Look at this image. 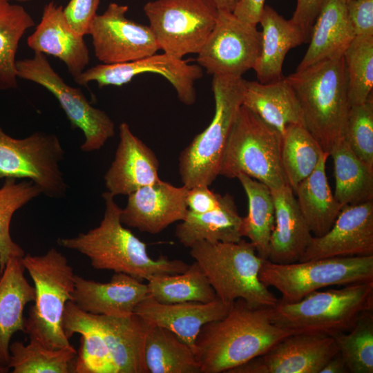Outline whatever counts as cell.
Here are the masks:
<instances>
[{"mask_svg": "<svg viewBox=\"0 0 373 373\" xmlns=\"http://www.w3.org/2000/svg\"><path fill=\"white\" fill-rule=\"evenodd\" d=\"M292 334L271 321L269 307L253 306L238 298L225 316L202 327L195 355L201 373H228Z\"/></svg>", "mask_w": 373, "mask_h": 373, "instance_id": "6da1fadb", "label": "cell"}, {"mask_svg": "<svg viewBox=\"0 0 373 373\" xmlns=\"http://www.w3.org/2000/svg\"><path fill=\"white\" fill-rule=\"evenodd\" d=\"M102 197L105 211L99 226L73 238H59L60 246L85 255L95 269L124 273L141 280L155 275L180 274L187 269L189 265L181 260L164 256L151 258L146 243L123 226L122 209L114 196L106 191Z\"/></svg>", "mask_w": 373, "mask_h": 373, "instance_id": "7a4b0ae2", "label": "cell"}, {"mask_svg": "<svg viewBox=\"0 0 373 373\" xmlns=\"http://www.w3.org/2000/svg\"><path fill=\"white\" fill-rule=\"evenodd\" d=\"M285 79L299 100L305 126L323 151L345 138L350 104L343 55L296 70Z\"/></svg>", "mask_w": 373, "mask_h": 373, "instance_id": "3957f363", "label": "cell"}, {"mask_svg": "<svg viewBox=\"0 0 373 373\" xmlns=\"http://www.w3.org/2000/svg\"><path fill=\"white\" fill-rule=\"evenodd\" d=\"M21 262L35 289V303L25 318V333L50 349L72 347L62 322L75 287L73 267L55 248L41 256L25 254Z\"/></svg>", "mask_w": 373, "mask_h": 373, "instance_id": "277c9868", "label": "cell"}, {"mask_svg": "<svg viewBox=\"0 0 373 373\" xmlns=\"http://www.w3.org/2000/svg\"><path fill=\"white\" fill-rule=\"evenodd\" d=\"M373 309V281L314 291L295 303L280 300L269 307L276 325L294 334L329 336L353 328L360 316Z\"/></svg>", "mask_w": 373, "mask_h": 373, "instance_id": "5b68a950", "label": "cell"}, {"mask_svg": "<svg viewBox=\"0 0 373 373\" xmlns=\"http://www.w3.org/2000/svg\"><path fill=\"white\" fill-rule=\"evenodd\" d=\"M190 255L200 267L218 298L232 304L241 298L256 307L274 306L278 299L259 279L265 259L251 242L201 240L190 247Z\"/></svg>", "mask_w": 373, "mask_h": 373, "instance_id": "8992f818", "label": "cell"}, {"mask_svg": "<svg viewBox=\"0 0 373 373\" xmlns=\"http://www.w3.org/2000/svg\"><path fill=\"white\" fill-rule=\"evenodd\" d=\"M242 77L213 76L215 113L209 125L181 152L179 173L184 186H209L219 175L225 146L242 105Z\"/></svg>", "mask_w": 373, "mask_h": 373, "instance_id": "52a82bcc", "label": "cell"}, {"mask_svg": "<svg viewBox=\"0 0 373 373\" xmlns=\"http://www.w3.org/2000/svg\"><path fill=\"white\" fill-rule=\"evenodd\" d=\"M281 134L242 105L222 155L219 175L239 174L262 182L271 190L287 183L281 164Z\"/></svg>", "mask_w": 373, "mask_h": 373, "instance_id": "ba28073f", "label": "cell"}, {"mask_svg": "<svg viewBox=\"0 0 373 373\" xmlns=\"http://www.w3.org/2000/svg\"><path fill=\"white\" fill-rule=\"evenodd\" d=\"M260 280L282 295L280 300L295 303L321 288L373 281V255L331 257L278 264L264 260Z\"/></svg>", "mask_w": 373, "mask_h": 373, "instance_id": "9c48e42d", "label": "cell"}, {"mask_svg": "<svg viewBox=\"0 0 373 373\" xmlns=\"http://www.w3.org/2000/svg\"><path fill=\"white\" fill-rule=\"evenodd\" d=\"M143 10L160 50L178 59L200 52L218 15L212 0H155Z\"/></svg>", "mask_w": 373, "mask_h": 373, "instance_id": "30bf717a", "label": "cell"}, {"mask_svg": "<svg viewBox=\"0 0 373 373\" xmlns=\"http://www.w3.org/2000/svg\"><path fill=\"white\" fill-rule=\"evenodd\" d=\"M65 152L52 133L35 132L16 139L0 126V178L32 181L50 198H62L68 186L59 167Z\"/></svg>", "mask_w": 373, "mask_h": 373, "instance_id": "8fae6325", "label": "cell"}, {"mask_svg": "<svg viewBox=\"0 0 373 373\" xmlns=\"http://www.w3.org/2000/svg\"><path fill=\"white\" fill-rule=\"evenodd\" d=\"M17 73L18 78L37 84L55 96L71 126L83 132L82 151L99 150L114 136L115 123L108 115L92 106L81 89L66 84L46 55L35 52L30 58L17 60Z\"/></svg>", "mask_w": 373, "mask_h": 373, "instance_id": "7c38bea8", "label": "cell"}, {"mask_svg": "<svg viewBox=\"0 0 373 373\" xmlns=\"http://www.w3.org/2000/svg\"><path fill=\"white\" fill-rule=\"evenodd\" d=\"M261 32L232 12L218 10L213 29L198 54V65L213 76L242 77L260 53Z\"/></svg>", "mask_w": 373, "mask_h": 373, "instance_id": "4fadbf2b", "label": "cell"}, {"mask_svg": "<svg viewBox=\"0 0 373 373\" xmlns=\"http://www.w3.org/2000/svg\"><path fill=\"white\" fill-rule=\"evenodd\" d=\"M128 10L126 5L111 3L90 25L94 54L104 64L140 59L160 50L150 27L128 19Z\"/></svg>", "mask_w": 373, "mask_h": 373, "instance_id": "5bb4252c", "label": "cell"}, {"mask_svg": "<svg viewBox=\"0 0 373 373\" xmlns=\"http://www.w3.org/2000/svg\"><path fill=\"white\" fill-rule=\"evenodd\" d=\"M144 73H156L165 77L175 88L180 101L186 105L195 102V82L203 75L200 65L189 64L182 59L164 52L124 63L97 64L86 68L74 82L81 86L95 82L99 88L122 86Z\"/></svg>", "mask_w": 373, "mask_h": 373, "instance_id": "9a60e30c", "label": "cell"}, {"mask_svg": "<svg viewBox=\"0 0 373 373\" xmlns=\"http://www.w3.org/2000/svg\"><path fill=\"white\" fill-rule=\"evenodd\" d=\"M338 352L335 341L329 335L292 334L228 373H320Z\"/></svg>", "mask_w": 373, "mask_h": 373, "instance_id": "2e32d148", "label": "cell"}, {"mask_svg": "<svg viewBox=\"0 0 373 373\" xmlns=\"http://www.w3.org/2000/svg\"><path fill=\"white\" fill-rule=\"evenodd\" d=\"M373 255V201L344 206L330 229L313 236L299 261Z\"/></svg>", "mask_w": 373, "mask_h": 373, "instance_id": "e0dca14e", "label": "cell"}, {"mask_svg": "<svg viewBox=\"0 0 373 373\" xmlns=\"http://www.w3.org/2000/svg\"><path fill=\"white\" fill-rule=\"evenodd\" d=\"M188 189L162 180L141 187L128 195L127 204L121 211V222L142 232L159 233L185 218Z\"/></svg>", "mask_w": 373, "mask_h": 373, "instance_id": "ac0fdd59", "label": "cell"}, {"mask_svg": "<svg viewBox=\"0 0 373 373\" xmlns=\"http://www.w3.org/2000/svg\"><path fill=\"white\" fill-rule=\"evenodd\" d=\"M231 305L218 298L208 303H162L148 294L134 313L151 325L172 332L195 354V341L202 327L225 316Z\"/></svg>", "mask_w": 373, "mask_h": 373, "instance_id": "d6986e66", "label": "cell"}, {"mask_svg": "<svg viewBox=\"0 0 373 373\" xmlns=\"http://www.w3.org/2000/svg\"><path fill=\"white\" fill-rule=\"evenodd\" d=\"M124 273H115L110 281L99 283L75 276L72 301L84 312L115 317L134 314L149 294L147 284Z\"/></svg>", "mask_w": 373, "mask_h": 373, "instance_id": "ffe728a7", "label": "cell"}, {"mask_svg": "<svg viewBox=\"0 0 373 373\" xmlns=\"http://www.w3.org/2000/svg\"><path fill=\"white\" fill-rule=\"evenodd\" d=\"M27 44L34 52L61 60L73 79L86 69L90 61L84 37L73 31L64 8L53 1L44 6L41 20L28 37Z\"/></svg>", "mask_w": 373, "mask_h": 373, "instance_id": "44dd1931", "label": "cell"}, {"mask_svg": "<svg viewBox=\"0 0 373 373\" xmlns=\"http://www.w3.org/2000/svg\"><path fill=\"white\" fill-rule=\"evenodd\" d=\"M119 136L114 160L104 175L106 187L114 197L128 195L160 180L156 155L133 133L127 123L119 125Z\"/></svg>", "mask_w": 373, "mask_h": 373, "instance_id": "7402d4cb", "label": "cell"}, {"mask_svg": "<svg viewBox=\"0 0 373 373\" xmlns=\"http://www.w3.org/2000/svg\"><path fill=\"white\" fill-rule=\"evenodd\" d=\"M275 219L267 260L278 264L298 262L312 239V232L297 203L292 188L286 184L271 190Z\"/></svg>", "mask_w": 373, "mask_h": 373, "instance_id": "603a6c76", "label": "cell"}, {"mask_svg": "<svg viewBox=\"0 0 373 373\" xmlns=\"http://www.w3.org/2000/svg\"><path fill=\"white\" fill-rule=\"evenodd\" d=\"M93 315L108 349L115 373H148L144 344L151 325L135 313L124 317Z\"/></svg>", "mask_w": 373, "mask_h": 373, "instance_id": "cb8c5ba5", "label": "cell"}, {"mask_svg": "<svg viewBox=\"0 0 373 373\" xmlns=\"http://www.w3.org/2000/svg\"><path fill=\"white\" fill-rule=\"evenodd\" d=\"M242 105L281 135L289 126H305L299 100L285 77L269 83L245 79Z\"/></svg>", "mask_w": 373, "mask_h": 373, "instance_id": "d4e9b609", "label": "cell"}, {"mask_svg": "<svg viewBox=\"0 0 373 373\" xmlns=\"http://www.w3.org/2000/svg\"><path fill=\"white\" fill-rule=\"evenodd\" d=\"M355 37L345 0H322L314 23L309 47L296 70L343 55Z\"/></svg>", "mask_w": 373, "mask_h": 373, "instance_id": "484cf974", "label": "cell"}, {"mask_svg": "<svg viewBox=\"0 0 373 373\" xmlns=\"http://www.w3.org/2000/svg\"><path fill=\"white\" fill-rule=\"evenodd\" d=\"M262 26L261 50L254 67L258 81L269 83L280 80L283 65L289 50L303 43L305 38L291 21L285 19L274 8L265 5L259 23Z\"/></svg>", "mask_w": 373, "mask_h": 373, "instance_id": "4316f807", "label": "cell"}, {"mask_svg": "<svg viewBox=\"0 0 373 373\" xmlns=\"http://www.w3.org/2000/svg\"><path fill=\"white\" fill-rule=\"evenodd\" d=\"M24 271L21 258H12L0 274V363L6 366L11 338L17 332L25 333L23 310L35 300L34 287Z\"/></svg>", "mask_w": 373, "mask_h": 373, "instance_id": "83f0119b", "label": "cell"}, {"mask_svg": "<svg viewBox=\"0 0 373 373\" xmlns=\"http://www.w3.org/2000/svg\"><path fill=\"white\" fill-rule=\"evenodd\" d=\"M242 220L233 198L226 193L222 195L220 204L216 209L200 214L188 211L175 228V236L186 247L201 240L238 242L242 239Z\"/></svg>", "mask_w": 373, "mask_h": 373, "instance_id": "f1b7e54d", "label": "cell"}, {"mask_svg": "<svg viewBox=\"0 0 373 373\" xmlns=\"http://www.w3.org/2000/svg\"><path fill=\"white\" fill-rule=\"evenodd\" d=\"M328 153L323 152L312 173L294 190L300 212L314 236L327 233L343 206L332 193L325 171Z\"/></svg>", "mask_w": 373, "mask_h": 373, "instance_id": "f546056e", "label": "cell"}, {"mask_svg": "<svg viewBox=\"0 0 373 373\" xmlns=\"http://www.w3.org/2000/svg\"><path fill=\"white\" fill-rule=\"evenodd\" d=\"M62 325L68 338L75 333L81 335L73 372L115 373L108 349L92 314L82 311L73 301H68Z\"/></svg>", "mask_w": 373, "mask_h": 373, "instance_id": "4dcf8cb0", "label": "cell"}, {"mask_svg": "<svg viewBox=\"0 0 373 373\" xmlns=\"http://www.w3.org/2000/svg\"><path fill=\"white\" fill-rule=\"evenodd\" d=\"M329 155L334 167V197L343 206L373 200V169L351 149L345 137L336 142Z\"/></svg>", "mask_w": 373, "mask_h": 373, "instance_id": "1f68e13d", "label": "cell"}, {"mask_svg": "<svg viewBox=\"0 0 373 373\" xmlns=\"http://www.w3.org/2000/svg\"><path fill=\"white\" fill-rule=\"evenodd\" d=\"M148 373H201L193 351L172 332L151 325L144 344Z\"/></svg>", "mask_w": 373, "mask_h": 373, "instance_id": "d6a6232c", "label": "cell"}, {"mask_svg": "<svg viewBox=\"0 0 373 373\" xmlns=\"http://www.w3.org/2000/svg\"><path fill=\"white\" fill-rule=\"evenodd\" d=\"M240 181L248 199V213L242 217L241 233L254 245L258 255L267 260L269 244L274 225L275 209L271 189L265 184L245 174Z\"/></svg>", "mask_w": 373, "mask_h": 373, "instance_id": "836d02e7", "label": "cell"}, {"mask_svg": "<svg viewBox=\"0 0 373 373\" xmlns=\"http://www.w3.org/2000/svg\"><path fill=\"white\" fill-rule=\"evenodd\" d=\"M34 25L22 6L0 0V90L18 87L17 51L23 35Z\"/></svg>", "mask_w": 373, "mask_h": 373, "instance_id": "e575fe53", "label": "cell"}, {"mask_svg": "<svg viewBox=\"0 0 373 373\" xmlns=\"http://www.w3.org/2000/svg\"><path fill=\"white\" fill-rule=\"evenodd\" d=\"M147 281L149 294L162 303H208L217 298L207 278L195 261L182 273L155 275Z\"/></svg>", "mask_w": 373, "mask_h": 373, "instance_id": "d590c367", "label": "cell"}, {"mask_svg": "<svg viewBox=\"0 0 373 373\" xmlns=\"http://www.w3.org/2000/svg\"><path fill=\"white\" fill-rule=\"evenodd\" d=\"M324 151L307 128L287 127L282 135L280 158L287 183L293 191L316 166Z\"/></svg>", "mask_w": 373, "mask_h": 373, "instance_id": "8d00e7d4", "label": "cell"}, {"mask_svg": "<svg viewBox=\"0 0 373 373\" xmlns=\"http://www.w3.org/2000/svg\"><path fill=\"white\" fill-rule=\"evenodd\" d=\"M9 350L13 373H70L77 354L73 347L52 350L32 338L27 345L15 341Z\"/></svg>", "mask_w": 373, "mask_h": 373, "instance_id": "74e56055", "label": "cell"}, {"mask_svg": "<svg viewBox=\"0 0 373 373\" xmlns=\"http://www.w3.org/2000/svg\"><path fill=\"white\" fill-rule=\"evenodd\" d=\"M15 178H6L0 188V274L12 258H21L23 249L11 238L10 224L15 211L42 193L31 180L19 182Z\"/></svg>", "mask_w": 373, "mask_h": 373, "instance_id": "f35d334b", "label": "cell"}, {"mask_svg": "<svg viewBox=\"0 0 373 373\" xmlns=\"http://www.w3.org/2000/svg\"><path fill=\"white\" fill-rule=\"evenodd\" d=\"M343 57L350 104H362L372 94L373 36H356Z\"/></svg>", "mask_w": 373, "mask_h": 373, "instance_id": "ab89813d", "label": "cell"}, {"mask_svg": "<svg viewBox=\"0 0 373 373\" xmlns=\"http://www.w3.org/2000/svg\"><path fill=\"white\" fill-rule=\"evenodd\" d=\"M349 372H373V314H362L352 329L331 336Z\"/></svg>", "mask_w": 373, "mask_h": 373, "instance_id": "60d3db41", "label": "cell"}, {"mask_svg": "<svg viewBox=\"0 0 373 373\" xmlns=\"http://www.w3.org/2000/svg\"><path fill=\"white\" fill-rule=\"evenodd\" d=\"M345 139L351 149L373 169V97L350 106Z\"/></svg>", "mask_w": 373, "mask_h": 373, "instance_id": "b9f144b4", "label": "cell"}, {"mask_svg": "<svg viewBox=\"0 0 373 373\" xmlns=\"http://www.w3.org/2000/svg\"><path fill=\"white\" fill-rule=\"evenodd\" d=\"M100 0H70L64 12L71 28L77 35H88L91 22L97 15Z\"/></svg>", "mask_w": 373, "mask_h": 373, "instance_id": "7bdbcfd3", "label": "cell"}, {"mask_svg": "<svg viewBox=\"0 0 373 373\" xmlns=\"http://www.w3.org/2000/svg\"><path fill=\"white\" fill-rule=\"evenodd\" d=\"M346 8L355 37L373 36V0H351Z\"/></svg>", "mask_w": 373, "mask_h": 373, "instance_id": "ee69618b", "label": "cell"}, {"mask_svg": "<svg viewBox=\"0 0 373 373\" xmlns=\"http://www.w3.org/2000/svg\"><path fill=\"white\" fill-rule=\"evenodd\" d=\"M221 198V195L210 190L208 186H195L188 189L186 203L189 211L200 214L218 208Z\"/></svg>", "mask_w": 373, "mask_h": 373, "instance_id": "f6af8a7d", "label": "cell"}, {"mask_svg": "<svg viewBox=\"0 0 373 373\" xmlns=\"http://www.w3.org/2000/svg\"><path fill=\"white\" fill-rule=\"evenodd\" d=\"M322 0H297L291 22L303 34L306 43L309 42L312 30L318 14Z\"/></svg>", "mask_w": 373, "mask_h": 373, "instance_id": "bcb514c9", "label": "cell"}, {"mask_svg": "<svg viewBox=\"0 0 373 373\" xmlns=\"http://www.w3.org/2000/svg\"><path fill=\"white\" fill-rule=\"evenodd\" d=\"M265 0H240L233 13L241 20L257 26L263 10Z\"/></svg>", "mask_w": 373, "mask_h": 373, "instance_id": "7dc6e473", "label": "cell"}, {"mask_svg": "<svg viewBox=\"0 0 373 373\" xmlns=\"http://www.w3.org/2000/svg\"><path fill=\"white\" fill-rule=\"evenodd\" d=\"M349 372L345 361L339 352L332 356L323 366L320 373H347Z\"/></svg>", "mask_w": 373, "mask_h": 373, "instance_id": "c3c4849f", "label": "cell"}, {"mask_svg": "<svg viewBox=\"0 0 373 373\" xmlns=\"http://www.w3.org/2000/svg\"><path fill=\"white\" fill-rule=\"evenodd\" d=\"M240 0H212L218 10L232 12Z\"/></svg>", "mask_w": 373, "mask_h": 373, "instance_id": "681fc988", "label": "cell"}, {"mask_svg": "<svg viewBox=\"0 0 373 373\" xmlns=\"http://www.w3.org/2000/svg\"><path fill=\"white\" fill-rule=\"evenodd\" d=\"M9 370L10 368L8 366L3 365L0 363V373H6L9 372Z\"/></svg>", "mask_w": 373, "mask_h": 373, "instance_id": "f907efd6", "label": "cell"}, {"mask_svg": "<svg viewBox=\"0 0 373 373\" xmlns=\"http://www.w3.org/2000/svg\"><path fill=\"white\" fill-rule=\"evenodd\" d=\"M8 1H14V2H17V3H26V2H29V1H33V0H8Z\"/></svg>", "mask_w": 373, "mask_h": 373, "instance_id": "816d5d0a", "label": "cell"}, {"mask_svg": "<svg viewBox=\"0 0 373 373\" xmlns=\"http://www.w3.org/2000/svg\"><path fill=\"white\" fill-rule=\"evenodd\" d=\"M346 2L349 1H351V0H345Z\"/></svg>", "mask_w": 373, "mask_h": 373, "instance_id": "f5cc1de1", "label": "cell"}]
</instances>
